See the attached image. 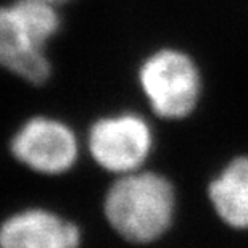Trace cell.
I'll use <instances>...</instances> for the list:
<instances>
[{
    "mask_svg": "<svg viewBox=\"0 0 248 248\" xmlns=\"http://www.w3.org/2000/svg\"><path fill=\"white\" fill-rule=\"evenodd\" d=\"M107 221L132 244H150L170 229L176 211L171 182L156 172L134 171L120 176L103 202Z\"/></svg>",
    "mask_w": 248,
    "mask_h": 248,
    "instance_id": "6da1fadb",
    "label": "cell"
},
{
    "mask_svg": "<svg viewBox=\"0 0 248 248\" xmlns=\"http://www.w3.org/2000/svg\"><path fill=\"white\" fill-rule=\"evenodd\" d=\"M53 5L16 0L0 8V64L32 84H42L50 74L46 44L60 26Z\"/></svg>",
    "mask_w": 248,
    "mask_h": 248,
    "instance_id": "7a4b0ae2",
    "label": "cell"
},
{
    "mask_svg": "<svg viewBox=\"0 0 248 248\" xmlns=\"http://www.w3.org/2000/svg\"><path fill=\"white\" fill-rule=\"evenodd\" d=\"M12 155L41 174H63L74 166L79 143L73 129L53 118L37 116L23 124L10 143Z\"/></svg>",
    "mask_w": 248,
    "mask_h": 248,
    "instance_id": "5b68a950",
    "label": "cell"
},
{
    "mask_svg": "<svg viewBox=\"0 0 248 248\" xmlns=\"http://www.w3.org/2000/svg\"><path fill=\"white\" fill-rule=\"evenodd\" d=\"M79 245V227L44 208L18 211L0 226V248H78Z\"/></svg>",
    "mask_w": 248,
    "mask_h": 248,
    "instance_id": "8992f818",
    "label": "cell"
},
{
    "mask_svg": "<svg viewBox=\"0 0 248 248\" xmlns=\"http://www.w3.org/2000/svg\"><path fill=\"white\" fill-rule=\"evenodd\" d=\"M48 2H52V3H58V2H63V0H48Z\"/></svg>",
    "mask_w": 248,
    "mask_h": 248,
    "instance_id": "ba28073f",
    "label": "cell"
},
{
    "mask_svg": "<svg viewBox=\"0 0 248 248\" xmlns=\"http://www.w3.org/2000/svg\"><path fill=\"white\" fill-rule=\"evenodd\" d=\"M216 215L234 229H248V156L232 160L208 188Z\"/></svg>",
    "mask_w": 248,
    "mask_h": 248,
    "instance_id": "52a82bcc",
    "label": "cell"
},
{
    "mask_svg": "<svg viewBox=\"0 0 248 248\" xmlns=\"http://www.w3.org/2000/svg\"><path fill=\"white\" fill-rule=\"evenodd\" d=\"M139 79L153 111L166 120L188 116L198 102L200 74L181 52H156L142 64Z\"/></svg>",
    "mask_w": 248,
    "mask_h": 248,
    "instance_id": "3957f363",
    "label": "cell"
},
{
    "mask_svg": "<svg viewBox=\"0 0 248 248\" xmlns=\"http://www.w3.org/2000/svg\"><path fill=\"white\" fill-rule=\"evenodd\" d=\"M89 152L98 166L115 174L139 171L152 152V129L134 113L102 118L92 124Z\"/></svg>",
    "mask_w": 248,
    "mask_h": 248,
    "instance_id": "277c9868",
    "label": "cell"
}]
</instances>
